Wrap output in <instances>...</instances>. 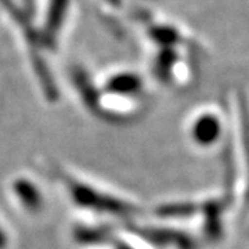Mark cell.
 <instances>
[{
	"mask_svg": "<svg viewBox=\"0 0 249 249\" xmlns=\"http://www.w3.org/2000/svg\"><path fill=\"white\" fill-rule=\"evenodd\" d=\"M53 172L57 181H60V184L64 187L71 204L80 211L96 213L97 216L108 214L112 217H127L136 211L132 202L115 196L114 193H109L104 187L78 178L60 168Z\"/></svg>",
	"mask_w": 249,
	"mask_h": 249,
	"instance_id": "cell-1",
	"label": "cell"
},
{
	"mask_svg": "<svg viewBox=\"0 0 249 249\" xmlns=\"http://www.w3.org/2000/svg\"><path fill=\"white\" fill-rule=\"evenodd\" d=\"M11 194L16 198L17 205L25 213L36 214L43 208V196L39 186L27 178H17L11 183Z\"/></svg>",
	"mask_w": 249,
	"mask_h": 249,
	"instance_id": "cell-2",
	"label": "cell"
},
{
	"mask_svg": "<svg viewBox=\"0 0 249 249\" xmlns=\"http://www.w3.org/2000/svg\"><path fill=\"white\" fill-rule=\"evenodd\" d=\"M222 124L214 114H202L191 124V137L199 145H211L219 140Z\"/></svg>",
	"mask_w": 249,
	"mask_h": 249,
	"instance_id": "cell-3",
	"label": "cell"
},
{
	"mask_svg": "<svg viewBox=\"0 0 249 249\" xmlns=\"http://www.w3.org/2000/svg\"><path fill=\"white\" fill-rule=\"evenodd\" d=\"M6 248H7V235H6V232L0 229V249Z\"/></svg>",
	"mask_w": 249,
	"mask_h": 249,
	"instance_id": "cell-4",
	"label": "cell"
}]
</instances>
